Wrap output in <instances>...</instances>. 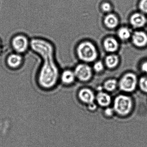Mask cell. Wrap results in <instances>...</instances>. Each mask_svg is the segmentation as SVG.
I'll return each mask as SVG.
<instances>
[{
  "instance_id": "obj_1",
  "label": "cell",
  "mask_w": 147,
  "mask_h": 147,
  "mask_svg": "<svg viewBox=\"0 0 147 147\" xmlns=\"http://www.w3.org/2000/svg\"><path fill=\"white\" fill-rule=\"evenodd\" d=\"M30 49L42 60L36 78L38 86L45 91L51 90L57 84L60 75L54 45L46 38L35 37L31 39Z\"/></svg>"
},
{
  "instance_id": "obj_2",
  "label": "cell",
  "mask_w": 147,
  "mask_h": 147,
  "mask_svg": "<svg viewBox=\"0 0 147 147\" xmlns=\"http://www.w3.org/2000/svg\"><path fill=\"white\" fill-rule=\"evenodd\" d=\"M76 52L79 58L84 62H92L98 57L97 48L92 43L89 41L81 42L77 46Z\"/></svg>"
},
{
  "instance_id": "obj_3",
  "label": "cell",
  "mask_w": 147,
  "mask_h": 147,
  "mask_svg": "<svg viewBox=\"0 0 147 147\" xmlns=\"http://www.w3.org/2000/svg\"><path fill=\"white\" fill-rule=\"evenodd\" d=\"M31 40L25 34L18 33L11 38L10 45L13 52L24 55L30 49Z\"/></svg>"
},
{
  "instance_id": "obj_4",
  "label": "cell",
  "mask_w": 147,
  "mask_h": 147,
  "mask_svg": "<svg viewBox=\"0 0 147 147\" xmlns=\"http://www.w3.org/2000/svg\"><path fill=\"white\" fill-rule=\"evenodd\" d=\"M132 106L131 98L126 95H118L114 100L113 109L117 113L122 116H125L129 113Z\"/></svg>"
},
{
  "instance_id": "obj_5",
  "label": "cell",
  "mask_w": 147,
  "mask_h": 147,
  "mask_svg": "<svg viewBox=\"0 0 147 147\" xmlns=\"http://www.w3.org/2000/svg\"><path fill=\"white\" fill-rule=\"evenodd\" d=\"M138 83V79L136 74L128 73L122 76L119 82L118 86L122 91L131 92L135 90Z\"/></svg>"
},
{
  "instance_id": "obj_6",
  "label": "cell",
  "mask_w": 147,
  "mask_h": 147,
  "mask_svg": "<svg viewBox=\"0 0 147 147\" xmlns=\"http://www.w3.org/2000/svg\"><path fill=\"white\" fill-rule=\"evenodd\" d=\"M24 57L23 55L13 52L6 57L5 64L8 68L12 70L20 69L24 65Z\"/></svg>"
},
{
  "instance_id": "obj_7",
  "label": "cell",
  "mask_w": 147,
  "mask_h": 147,
  "mask_svg": "<svg viewBox=\"0 0 147 147\" xmlns=\"http://www.w3.org/2000/svg\"><path fill=\"white\" fill-rule=\"evenodd\" d=\"M76 78L82 82L89 81L92 76V69L87 63H80L76 67L74 70Z\"/></svg>"
},
{
  "instance_id": "obj_8",
  "label": "cell",
  "mask_w": 147,
  "mask_h": 147,
  "mask_svg": "<svg viewBox=\"0 0 147 147\" xmlns=\"http://www.w3.org/2000/svg\"><path fill=\"white\" fill-rule=\"evenodd\" d=\"M131 41L136 47L143 48L147 46V33L143 31H136L131 36Z\"/></svg>"
},
{
  "instance_id": "obj_9",
  "label": "cell",
  "mask_w": 147,
  "mask_h": 147,
  "mask_svg": "<svg viewBox=\"0 0 147 147\" xmlns=\"http://www.w3.org/2000/svg\"><path fill=\"white\" fill-rule=\"evenodd\" d=\"M130 23L136 29L142 28L147 24V19L142 12L135 13L130 18Z\"/></svg>"
},
{
  "instance_id": "obj_10",
  "label": "cell",
  "mask_w": 147,
  "mask_h": 147,
  "mask_svg": "<svg viewBox=\"0 0 147 147\" xmlns=\"http://www.w3.org/2000/svg\"><path fill=\"white\" fill-rule=\"evenodd\" d=\"M103 46L106 51L112 54L117 50L119 48V43L117 40L114 38L108 37L104 40Z\"/></svg>"
},
{
  "instance_id": "obj_11",
  "label": "cell",
  "mask_w": 147,
  "mask_h": 147,
  "mask_svg": "<svg viewBox=\"0 0 147 147\" xmlns=\"http://www.w3.org/2000/svg\"><path fill=\"white\" fill-rule=\"evenodd\" d=\"M79 97L82 101L88 105L93 103L95 98L93 92L88 88L81 89L79 92Z\"/></svg>"
},
{
  "instance_id": "obj_12",
  "label": "cell",
  "mask_w": 147,
  "mask_h": 147,
  "mask_svg": "<svg viewBox=\"0 0 147 147\" xmlns=\"http://www.w3.org/2000/svg\"><path fill=\"white\" fill-rule=\"evenodd\" d=\"M76 77L74 72L70 69H65L60 75V80L63 84L70 85L74 82Z\"/></svg>"
},
{
  "instance_id": "obj_13",
  "label": "cell",
  "mask_w": 147,
  "mask_h": 147,
  "mask_svg": "<svg viewBox=\"0 0 147 147\" xmlns=\"http://www.w3.org/2000/svg\"><path fill=\"white\" fill-rule=\"evenodd\" d=\"M104 23L105 25L108 29H114L118 25V18L115 14L109 13L105 17Z\"/></svg>"
},
{
  "instance_id": "obj_14",
  "label": "cell",
  "mask_w": 147,
  "mask_h": 147,
  "mask_svg": "<svg viewBox=\"0 0 147 147\" xmlns=\"http://www.w3.org/2000/svg\"><path fill=\"white\" fill-rule=\"evenodd\" d=\"M96 100L98 104L101 106H107L111 102V96L108 94L104 92H99L96 97Z\"/></svg>"
},
{
  "instance_id": "obj_15",
  "label": "cell",
  "mask_w": 147,
  "mask_h": 147,
  "mask_svg": "<svg viewBox=\"0 0 147 147\" xmlns=\"http://www.w3.org/2000/svg\"><path fill=\"white\" fill-rule=\"evenodd\" d=\"M119 62V58L118 56L113 53L107 55L105 59V64L108 68H114L117 67Z\"/></svg>"
},
{
  "instance_id": "obj_16",
  "label": "cell",
  "mask_w": 147,
  "mask_h": 147,
  "mask_svg": "<svg viewBox=\"0 0 147 147\" xmlns=\"http://www.w3.org/2000/svg\"><path fill=\"white\" fill-rule=\"evenodd\" d=\"M132 33L130 29L126 26L120 27L118 30L117 34L118 37L122 41H126L131 38Z\"/></svg>"
},
{
  "instance_id": "obj_17",
  "label": "cell",
  "mask_w": 147,
  "mask_h": 147,
  "mask_svg": "<svg viewBox=\"0 0 147 147\" xmlns=\"http://www.w3.org/2000/svg\"><path fill=\"white\" fill-rule=\"evenodd\" d=\"M118 82L114 79H109L105 82L104 84V88L108 92H112L117 88Z\"/></svg>"
},
{
  "instance_id": "obj_18",
  "label": "cell",
  "mask_w": 147,
  "mask_h": 147,
  "mask_svg": "<svg viewBox=\"0 0 147 147\" xmlns=\"http://www.w3.org/2000/svg\"><path fill=\"white\" fill-rule=\"evenodd\" d=\"M139 87L143 92L147 93V76H144L141 77L138 81Z\"/></svg>"
},
{
  "instance_id": "obj_19",
  "label": "cell",
  "mask_w": 147,
  "mask_h": 147,
  "mask_svg": "<svg viewBox=\"0 0 147 147\" xmlns=\"http://www.w3.org/2000/svg\"><path fill=\"white\" fill-rule=\"evenodd\" d=\"M104 68H105L104 64L100 61L95 62L93 67L94 70L97 73H100L102 72L104 70Z\"/></svg>"
},
{
  "instance_id": "obj_20",
  "label": "cell",
  "mask_w": 147,
  "mask_h": 147,
  "mask_svg": "<svg viewBox=\"0 0 147 147\" xmlns=\"http://www.w3.org/2000/svg\"><path fill=\"white\" fill-rule=\"evenodd\" d=\"M139 8L141 12L147 14V0H141L139 2Z\"/></svg>"
},
{
  "instance_id": "obj_21",
  "label": "cell",
  "mask_w": 147,
  "mask_h": 147,
  "mask_svg": "<svg viewBox=\"0 0 147 147\" xmlns=\"http://www.w3.org/2000/svg\"><path fill=\"white\" fill-rule=\"evenodd\" d=\"M101 8L103 11L106 13L111 11L112 9L111 4L110 3H107V2H105L102 4V5H101Z\"/></svg>"
},
{
  "instance_id": "obj_22",
  "label": "cell",
  "mask_w": 147,
  "mask_h": 147,
  "mask_svg": "<svg viewBox=\"0 0 147 147\" xmlns=\"http://www.w3.org/2000/svg\"><path fill=\"white\" fill-rule=\"evenodd\" d=\"M141 71L147 76V60L143 61L140 65Z\"/></svg>"
},
{
  "instance_id": "obj_23",
  "label": "cell",
  "mask_w": 147,
  "mask_h": 147,
  "mask_svg": "<svg viewBox=\"0 0 147 147\" xmlns=\"http://www.w3.org/2000/svg\"><path fill=\"white\" fill-rule=\"evenodd\" d=\"M114 109L108 107V108H107L105 111V114L106 116L110 117V116H112L113 113H114Z\"/></svg>"
},
{
  "instance_id": "obj_24",
  "label": "cell",
  "mask_w": 147,
  "mask_h": 147,
  "mask_svg": "<svg viewBox=\"0 0 147 147\" xmlns=\"http://www.w3.org/2000/svg\"><path fill=\"white\" fill-rule=\"evenodd\" d=\"M97 106L94 103H91V104H88V108L89 110H92V111H94V110L96 109Z\"/></svg>"
},
{
  "instance_id": "obj_25",
  "label": "cell",
  "mask_w": 147,
  "mask_h": 147,
  "mask_svg": "<svg viewBox=\"0 0 147 147\" xmlns=\"http://www.w3.org/2000/svg\"><path fill=\"white\" fill-rule=\"evenodd\" d=\"M3 50V45L1 39H0V55L2 53Z\"/></svg>"
},
{
  "instance_id": "obj_26",
  "label": "cell",
  "mask_w": 147,
  "mask_h": 147,
  "mask_svg": "<svg viewBox=\"0 0 147 147\" xmlns=\"http://www.w3.org/2000/svg\"></svg>"
}]
</instances>
